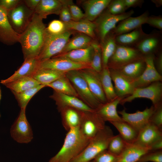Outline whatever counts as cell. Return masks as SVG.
<instances>
[{
  "instance_id": "6da1fadb",
  "label": "cell",
  "mask_w": 162,
  "mask_h": 162,
  "mask_svg": "<svg viewBox=\"0 0 162 162\" xmlns=\"http://www.w3.org/2000/svg\"><path fill=\"white\" fill-rule=\"evenodd\" d=\"M43 19L34 13L26 29L19 35L24 60L37 57L43 46L45 39L46 26Z\"/></svg>"
},
{
  "instance_id": "7a4b0ae2",
  "label": "cell",
  "mask_w": 162,
  "mask_h": 162,
  "mask_svg": "<svg viewBox=\"0 0 162 162\" xmlns=\"http://www.w3.org/2000/svg\"><path fill=\"white\" fill-rule=\"evenodd\" d=\"M89 141L82 134L79 127L70 129L62 147L49 162H70L84 150Z\"/></svg>"
},
{
  "instance_id": "3957f363",
  "label": "cell",
  "mask_w": 162,
  "mask_h": 162,
  "mask_svg": "<svg viewBox=\"0 0 162 162\" xmlns=\"http://www.w3.org/2000/svg\"><path fill=\"white\" fill-rule=\"evenodd\" d=\"M114 136L110 127L106 125L90 140L84 150L70 162H88L93 160L100 153L107 149Z\"/></svg>"
},
{
  "instance_id": "277c9868",
  "label": "cell",
  "mask_w": 162,
  "mask_h": 162,
  "mask_svg": "<svg viewBox=\"0 0 162 162\" xmlns=\"http://www.w3.org/2000/svg\"><path fill=\"white\" fill-rule=\"evenodd\" d=\"M66 76L75 89L79 98L87 105L96 110L101 104L91 92L80 70L68 71Z\"/></svg>"
},
{
  "instance_id": "5b68a950",
  "label": "cell",
  "mask_w": 162,
  "mask_h": 162,
  "mask_svg": "<svg viewBox=\"0 0 162 162\" xmlns=\"http://www.w3.org/2000/svg\"><path fill=\"white\" fill-rule=\"evenodd\" d=\"M72 32L67 30L63 33L54 36H45L43 46L37 57L40 62L60 54L70 40Z\"/></svg>"
},
{
  "instance_id": "8992f818",
  "label": "cell",
  "mask_w": 162,
  "mask_h": 162,
  "mask_svg": "<svg viewBox=\"0 0 162 162\" xmlns=\"http://www.w3.org/2000/svg\"><path fill=\"white\" fill-rule=\"evenodd\" d=\"M134 13L133 10L122 14L114 15L105 9L93 22L95 25L96 32L100 42L121 21L130 17Z\"/></svg>"
},
{
  "instance_id": "52a82bcc",
  "label": "cell",
  "mask_w": 162,
  "mask_h": 162,
  "mask_svg": "<svg viewBox=\"0 0 162 162\" xmlns=\"http://www.w3.org/2000/svg\"><path fill=\"white\" fill-rule=\"evenodd\" d=\"M34 13V11L28 8L22 0L16 7L8 11L7 17L13 30L19 35L28 26Z\"/></svg>"
},
{
  "instance_id": "ba28073f",
  "label": "cell",
  "mask_w": 162,
  "mask_h": 162,
  "mask_svg": "<svg viewBox=\"0 0 162 162\" xmlns=\"http://www.w3.org/2000/svg\"><path fill=\"white\" fill-rule=\"evenodd\" d=\"M162 97V83L157 81L145 87L135 88L131 94L123 98L120 104L122 105L136 98H144L150 100L156 108L161 104Z\"/></svg>"
},
{
  "instance_id": "9c48e42d",
  "label": "cell",
  "mask_w": 162,
  "mask_h": 162,
  "mask_svg": "<svg viewBox=\"0 0 162 162\" xmlns=\"http://www.w3.org/2000/svg\"><path fill=\"white\" fill-rule=\"evenodd\" d=\"M144 56L134 47L117 45L109 59L107 67L116 68L143 58Z\"/></svg>"
},
{
  "instance_id": "30bf717a",
  "label": "cell",
  "mask_w": 162,
  "mask_h": 162,
  "mask_svg": "<svg viewBox=\"0 0 162 162\" xmlns=\"http://www.w3.org/2000/svg\"><path fill=\"white\" fill-rule=\"evenodd\" d=\"M25 108H21L19 116L10 129L11 137L20 143H28L33 139L31 127L27 120Z\"/></svg>"
},
{
  "instance_id": "8fae6325",
  "label": "cell",
  "mask_w": 162,
  "mask_h": 162,
  "mask_svg": "<svg viewBox=\"0 0 162 162\" xmlns=\"http://www.w3.org/2000/svg\"><path fill=\"white\" fill-rule=\"evenodd\" d=\"M105 122L95 110L84 112L79 128L84 136L90 140L105 127Z\"/></svg>"
},
{
  "instance_id": "7c38bea8",
  "label": "cell",
  "mask_w": 162,
  "mask_h": 162,
  "mask_svg": "<svg viewBox=\"0 0 162 162\" xmlns=\"http://www.w3.org/2000/svg\"><path fill=\"white\" fill-rule=\"evenodd\" d=\"M67 72L74 70L91 68L90 65L74 62L64 57H54L40 63L39 68Z\"/></svg>"
},
{
  "instance_id": "4fadbf2b",
  "label": "cell",
  "mask_w": 162,
  "mask_h": 162,
  "mask_svg": "<svg viewBox=\"0 0 162 162\" xmlns=\"http://www.w3.org/2000/svg\"><path fill=\"white\" fill-rule=\"evenodd\" d=\"M154 57L155 55L153 54L144 56L146 68L141 75L133 81L135 88L145 87L154 82L162 81V76L154 66Z\"/></svg>"
},
{
  "instance_id": "5bb4252c",
  "label": "cell",
  "mask_w": 162,
  "mask_h": 162,
  "mask_svg": "<svg viewBox=\"0 0 162 162\" xmlns=\"http://www.w3.org/2000/svg\"><path fill=\"white\" fill-rule=\"evenodd\" d=\"M155 108L152 105L143 111L137 110L132 113H127L125 109L118 111L123 120L133 127L138 132L150 122Z\"/></svg>"
},
{
  "instance_id": "9a60e30c",
  "label": "cell",
  "mask_w": 162,
  "mask_h": 162,
  "mask_svg": "<svg viewBox=\"0 0 162 162\" xmlns=\"http://www.w3.org/2000/svg\"><path fill=\"white\" fill-rule=\"evenodd\" d=\"M162 32L154 31L147 34L134 47L144 56L157 54L161 50Z\"/></svg>"
},
{
  "instance_id": "2e32d148",
  "label": "cell",
  "mask_w": 162,
  "mask_h": 162,
  "mask_svg": "<svg viewBox=\"0 0 162 162\" xmlns=\"http://www.w3.org/2000/svg\"><path fill=\"white\" fill-rule=\"evenodd\" d=\"M108 68L117 97L123 98L131 94L135 88L133 81L125 77L117 69Z\"/></svg>"
},
{
  "instance_id": "e0dca14e",
  "label": "cell",
  "mask_w": 162,
  "mask_h": 162,
  "mask_svg": "<svg viewBox=\"0 0 162 162\" xmlns=\"http://www.w3.org/2000/svg\"><path fill=\"white\" fill-rule=\"evenodd\" d=\"M91 92L101 104L107 102L102 86L100 74L91 68L80 70Z\"/></svg>"
},
{
  "instance_id": "ac0fdd59",
  "label": "cell",
  "mask_w": 162,
  "mask_h": 162,
  "mask_svg": "<svg viewBox=\"0 0 162 162\" xmlns=\"http://www.w3.org/2000/svg\"><path fill=\"white\" fill-rule=\"evenodd\" d=\"M162 139V129L149 122L138 132L133 143L149 149L153 144Z\"/></svg>"
},
{
  "instance_id": "d6986e66",
  "label": "cell",
  "mask_w": 162,
  "mask_h": 162,
  "mask_svg": "<svg viewBox=\"0 0 162 162\" xmlns=\"http://www.w3.org/2000/svg\"><path fill=\"white\" fill-rule=\"evenodd\" d=\"M50 98L56 102L57 109L64 107L75 108L84 111L95 110L87 105L79 98L75 97L61 93L55 91Z\"/></svg>"
},
{
  "instance_id": "ffe728a7",
  "label": "cell",
  "mask_w": 162,
  "mask_h": 162,
  "mask_svg": "<svg viewBox=\"0 0 162 162\" xmlns=\"http://www.w3.org/2000/svg\"><path fill=\"white\" fill-rule=\"evenodd\" d=\"M149 16L148 11L146 10L138 16L128 17L119 22L111 32L115 36L130 32L146 23Z\"/></svg>"
},
{
  "instance_id": "44dd1931",
  "label": "cell",
  "mask_w": 162,
  "mask_h": 162,
  "mask_svg": "<svg viewBox=\"0 0 162 162\" xmlns=\"http://www.w3.org/2000/svg\"><path fill=\"white\" fill-rule=\"evenodd\" d=\"M8 11L0 7V42L8 45L18 42L19 34L13 30L8 21Z\"/></svg>"
},
{
  "instance_id": "7402d4cb",
  "label": "cell",
  "mask_w": 162,
  "mask_h": 162,
  "mask_svg": "<svg viewBox=\"0 0 162 162\" xmlns=\"http://www.w3.org/2000/svg\"><path fill=\"white\" fill-rule=\"evenodd\" d=\"M20 67L9 78L1 80L0 83L4 84L18 79L28 76H31L39 68L40 62L37 57L24 60Z\"/></svg>"
},
{
  "instance_id": "603a6c76",
  "label": "cell",
  "mask_w": 162,
  "mask_h": 162,
  "mask_svg": "<svg viewBox=\"0 0 162 162\" xmlns=\"http://www.w3.org/2000/svg\"><path fill=\"white\" fill-rule=\"evenodd\" d=\"M58 110L61 114L62 124L66 130L80 126L84 111L68 107Z\"/></svg>"
},
{
  "instance_id": "cb8c5ba5",
  "label": "cell",
  "mask_w": 162,
  "mask_h": 162,
  "mask_svg": "<svg viewBox=\"0 0 162 162\" xmlns=\"http://www.w3.org/2000/svg\"><path fill=\"white\" fill-rule=\"evenodd\" d=\"M122 99L118 97L112 101L101 104L95 111L105 122H111L124 121L117 111V106Z\"/></svg>"
},
{
  "instance_id": "d4e9b609",
  "label": "cell",
  "mask_w": 162,
  "mask_h": 162,
  "mask_svg": "<svg viewBox=\"0 0 162 162\" xmlns=\"http://www.w3.org/2000/svg\"><path fill=\"white\" fill-rule=\"evenodd\" d=\"M111 0H88L82 3L85 18L94 21L107 8Z\"/></svg>"
},
{
  "instance_id": "484cf974",
  "label": "cell",
  "mask_w": 162,
  "mask_h": 162,
  "mask_svg": "<svg viewBox=\"0 0 162 162\" xmlns=\"http://www.w3.org/2000/svg\"><path fill=\"white\" fill-rule=\"evenodd\" d=\"M149 151V148L134 143H128L124 150L118 156L116 162H138L143 155Z\"/></svg>"
},
{
  "instance_id": "4316f807",
  "label": "cell",
  "mask_w": 162,
  "mask_h": 162,
  "mask_svg": "<svg viewBox=\"0 0 162 162\" xmlns=\"http://www.w3.org/2000/svg\"><path fill=\"white\" fill-rule=\"evenodd\" d=\"M62 5L60 0H40L34 13L43 19L49 15H59Z\"/></svg>"
},
{
  "instance_id": "83f0119b",
  "label": "cell",
  "mask_w": 162,
  "mask_h": 162,
  "mask_svg": "<svg viewBox=\"0 0 162 162\" xmlns=\"http://www.w3.org/2000/svg\"><path fill=\"white\" fill-rule=\"evenodd\" d=\"M93 53V48L91 45L85 48L73 50L54 57H65L75 62L90 65Z\"/></svg>"
},
{
  "instance_id": "f1b7e54d",
  "label": "cell",
  "mask_w": 162,
  "mask_h": 162,
  "mask_svg": "<svg viewBox=\"0 0 162 162\" xmlns=\"http://www.w3.org/2000/svg\"><path fill=\"white\" fill-rule=\"evenodd\" d=\"M146 67L143 57L142 58L114 69L118 70L128 79L134 81L141 75Z\"/></svg>"
},
{
  "instance_id": "f546056e",
  "label": "cell",
  "mask_w": 162,
  "mask_h": 162,
  "mask_svg": "<svg viewBox=\"0 0 162 162\" xmlns=\"http://www.w3.org/2000/svg\"><path fill=\"white\" fill-rule=\"evenodd\" d=\"M64 23L68 30H75L89 36L93 39H95L96 26L93 22L84 18L78 21L71 20Z\"/></svg>"
},
{
  "instance_id": "4dcf8cb0",
  "label": "cell",
  "mask_w": 162,
  "mask_h": 162,
  "mask_svg": "<svg viewBox=\"0 0 162 162\" xmlns=\"http://www.w3.org/2000/svg\"><path fill=\"white\" fill-rule=\"evenodd\" d=\"M146 34L141 26L129 32L116 36L115 40L117 45L134 47Z\"/></svg>"
},
{
  "instance_id": "1f68e13d",
  "label": "cell",
  "mask_w": 162,
  "mask_h": 162,
  "mask_svg": "<svg viewBox=\"0 0 162 162\" xmlns=\"http://www.w3.org/2000/svg\"><path fill=\"white\" fill-rule=\"evenodd\" d=\"M115 37L110 31L100 44L101 51L102 68L107 67L109 60L116 50L117 44Z\"/></svg>"
},
{
  "instance_id": "d6a6232c",
  "label": "cell",
  "mask_w": 162,
  "mask_h": 162,
  "mask_svg": "<svg viewBox=\"0 0 162 162\" xmlns=\"http://www.w3.org/2000/svg\"><path fill=\"white\" fill-rule=\"evenodd\" d=\"M66 72L52 69L39 68L31 76L41 84L46 86L65 75Z\"/></svg>"
},
{
  "instance_id": "836d02e7",
  "label": "cell",
  "mask_w": 162,
  "mask_h": 162,
  "mask_svg": "<svg viewBox=\"0 0 162 162\" xmlns=\"http://www.w3.org/2000/svg\"><path fill=\"white\" fill-rule=\"evenodd\" d=\"M41 84L31 76L22 77L4 85L12 92H21Z\"/></svg>"
},
{
  "instance_id": "e575fe53",
  "label": "cell",
  "mask_w": 162,
  "mask_h": 162,
  "mask_svg": "<svg viewBox=\"0 0 162 162\" xmlns=\"http://www.w3.org/2000/svg\"><path fill=\"white\" fill-rule=\"evenodd\" d=\"M46 87H50L57 92L79 98L75 89L66 75L46 85Z\"/></svg>"
},
{
  "instance_id": "d590c367",
  "label": "cell",
  "mask_w": 162,
  "mask_h": 162,
  "mask_svg": "<svg viewBox=\"0 0 162 162\" xmlns=\"http://www.w3.org/2000/svg\"><path fill=\"white\" fill-rule=\"evenodd\" d=\"M99 74L102 86L107 101H112L118 97L112 83L108 68H103Z\"/></svg>"
},
{
  "instance_id": "8d00e7d4",
  "label": "cell",
  "mask_w": 162,
  "mask_h": 162,
  "mask_svg": "<svg viewBox=\"0 0 162 162\" xmlns=\"http://www.w3.org/2000/svg\"><path fill=\"white\" fill-rule=\"evenodd\" d=\"M93 40L87 35L81 33L79 34L69 40L62 52L59 54L87 47L91 45Z\"/></svg>"
},
{
  "instance_id": "74e56055",
  "label": "cell",
  "mask_w": 162,
  "mask_h": 162,
  "mask_svg": "<svg viewBox=\"0 0 162 162\" xmlns=\"http://www.w3.org/2000/svg\"><path fill=\"white\" fill-rule=\"evenodd\" d=\"M117 130L119 135L127 143H133L136 140L138 132L127 122L124 121L110 122Z\"/></svg>"
},
{
  "instance_id": "f35d334b",
  "label": "cell",
  "mask_w": 162,
  "mask_h": 162,
  "mask_svg": "<svg viewBox=\"0 0 162 162\" xmlns=\"http://www.w3.org/2000/svg\"><path fill=\"white\" fill-rule=\"evenodd\" d=\"M45 87H46L45 85L40 84L21 92H12L17 100L20 108L26 109L28 103L32 98L38 92Z\"/></svg>"
},
{
  "instance_id": "ab89813d",
  "label": "cell",
  "mask_w": 162,
  "mask_h": 162,
  "mask_svg": "<svg viewBox=\"0 0 162 162\" xmlns=\"http://www.w3.org/2000/svg\"><path fill=\"white\" fill-rule=\"evenodd\" d=\"M91 45L94 50L92 60L90 64L91 68L100 74L102 69V53L100 44L95 41H93Z\"/></svg>"
},
{
  "instance_id": "60d3db41",
  "label": "cell",
  "mask_w": 162,
  "mask_h": 162,
  "mask_svg": "<svg viewBox=\"0 0 162 162\" xmlns=\"http://www.w3.org/2000/svg\"><path fill=\"white\" fill-rule=\"evenodd\" d=\"M127 143L119 134L114 136L109 143L107 150L118 156L124 149Z\"/></svg>"
},
{
  "instance_id": "b9f144b4",
  "label": "cell",
  "mask_w": 162,
  "mask_h": 162,
  "mask_svg": "<svg viewBox=\"0 0 162 162\" xmlns=\"http://www.w3.org/2000/svg\"><path fill=\"white\" fill-rule=\"evenodd\" d=\"M67 30L64 22L60 20H54L51 21L46 27L45 36L60 34Z\"/></svg>"
},
{
  "instance_id": "7bdbcfd3",
  "label": "cell",
  "mask_w": 162,
  "mask_h": 162,
  "mask_svg": "<svg viewBox=\"0 0 162 162\" xmlns=\"http://www.w3.org/2000/svg\"><path fill=\"white\" fill-rule=\"evenodd\" d=\"M106 9L109 13L114 15L123 14L128 9L123 0H111Z\"/></svg>"
},
{
  "instance_id": "ee69618b",
  "label": "cell",
  "mask_w": 162,
  "mask_h": 162,
  "mask_svg": "<svg viewBox=\"0 0 162 162\" xmlns=\"http://www.w3.org/2000/svg\"><path fill=\"white\" fill-rule=\"evenodd\" d=\"M162 162V150L149 151L143 155L138 162Z\"/></svg>"
},
{
  "instance_id": "f6af8a7d",
  "label": "cell",
  "mask_w": 162,
  "mask_h": 162,
  "mask_svg": "<svg viewBox=\"0 0 162 162\" xmlns=\"http://www.w3.org/2000/svg\"><path fill=\"white\" fill-rule=\"evenodd\" d=\"M118 156L116 155L107 150L98 154L93 159V162H116Z\"/></svg>"
},
{
  "instance_id": "bcb514c9",
  "label": "cell",
  "mask_w": 162,
  "mask_h": 162,
  "mask_svg": "<svg viewBox=\"0 0 162 162\" xmlns=\"http://www.w3.org/2000/svg\"><path fill=\"white\" fill-rule=\"evenodd\" d=\"M72 18V20L79 21L85 18V14L80 8L70 1L68 5Z\"/></svg>"
},
{
  "instance_id": "7dc6e473",
  "label": "cell",
  "mask_w": 162,
  "mask_h": 162,
  "mask_svg": "<svg viewBox=\"0 0 162 162\" xmlns=\"http://www.w3.org/2000/svg\"><path fill=\"white\" fill-rule=\"evenodd\" d=\"M63 5L59 14L60 20L64 22L72 20L70 13L68 5L70 0H62Z\"/></svg>"
},
{
  "instance_id": "c3c4849f",
  "label": "cell",
  "mask_w": 162,
  "mask_h": 162,
  "mask_svg": "<svg viewBox=\"0 0 162 162\" xmlns=\"http://www.w3.org/2000/svg\"><path fill=\"white\" fill-rule=\"evenodd\" d=\"M150 122L162 129V106L161 104L155 108V111L150 118Z\"/></svg>"
},
{
  "instance_id": "681fc988",
  "label": "cell",
  "mask_w": 162,
  "mask_h": 162,
  "mask_svg": "<svg viewBox=\"0 0 162 162\" xmlns=\"http://www.w3.org/2000/svg\"><path fill=\"white\" fill-rule=\"evenodd\" d=\"M146 23L154 28L162 31V16L161 15L149 16Z\"/></svg>"
},
{
  "instance_id": "f907efd6",
  "label": "cell",
  "mask_w": 162,
  "mask_h": 162,
  "mask_svg": "<svg viewBox=\"0 0 162 162\" xmlns=\"http://www.w3.org/2000/svg\"><path fill=\"white\" fill-rule=\"evenodd\" d=\"M21 0H0V7L8 11L14 8Z\"/></svg>"
},
{
  "instance_id": "816d5d0a",
  "label": "cell",
  "mask_w": 162,
  "mask_h": 162,
  "mask_svg": "<svg viewBox=\"0 0 162 162\" xmlns=\"http://www.w3.org/2000/svg\"><path fill=\"white\" fill-rule=\"evenodd\" d=\"M156 57H154V63L158 71L160 74L162 73V52L161 50L157 54Z\"/></svg>"
},
{
  "instance_id": "f5cc1de1",
  "label": "cell",
  "mask_w": 162,
  "mask_h": 162,
  "mask_svg": "<svg viewBox=\"0 0 162 162\" xmlns=\"http://www.w3.org/2000/svg\"><path fill=\"white\" fill-rule=\"evenodd\" d=\"M123 1L128 9L130 7L141 8L144 2L143 0H123Z\"/></svg>"
},
{
  "instance_id": "db71d44e",
  "label": "cell",
  "mask_w": 162,
  "mask_h": 162,
  "mask_svg": "<svg viewBox=\"0 0 162 162\" xmlns=\"http://www.w3.org/2000/svg\"><path fill=\"white\" fill-rule=\"evenodd\" d=\"M23 1L28 8L34 11L40 0H24Z\"/></svg>"
},
{
  "instance_id": "11a10c76",
  "label": "cell",
  "mask_w": 162,
  "mask_h": 162,
  "mask_svg": "<svg viewBox=\"0 0 162 162\" xmlns=\"http://www.w3.org/2000/svg\"><path fill=\"white\" fill-rule=\"evenodd\" d=\"M150 151L162 150V139L160 140L153 144L149 148Z\"/></svg>"
},
{
  "instance_id": "9f6ffc18",
  "label": "cell",
  "mask_w": 162,
  "mask_h": 162,
  "mask_svg": "<svg viewBox=\"0 0 162 162\" xmlns=\"http://www.w3.org/2000/svg\"><path fill=\"white\" fill-rule=\"evenodd\" d=\"M151 2L154 3L157 8L160 7L162 5V0H152Z\"/></svg>"
},
{
  "instance_id": "6f0895ef",
  "label": "cell",
  "mask_w": 162,
  "mask_h": 162,
  "mask_svg": "<svg viewBox=\"0 0 162 162\" xmlns=\"http://www.w3.org/2000/svg\"><path fill=\"white\" fill-rule=\"evenodd\" d=\"M1 96H2L1 90V88H0V100H1Z\"/></svg>"
},
{
  "instance_id": "680465c9",
  "label": "cell",
  "mask_w": 162,
  "mask_h": 162,
  "mask_svg": "<svg viewBox=\"0 0 162 162\" xmlns=\"http://www.w3.org/2000/svg\"><path fill=\"white\" fill-rule=\"evenodd\" d=\"M88 162H93V160H92L91 161H89Z\"/></svg>"
},
{
  "instance_id": "91938a15",
  "label": "cell",
  "mask_w": 162,
  "mask_h": 162,
  "mask_svg": "<svg viewBox=\"0 0 162 162\" xmlns=\"http://www.w3.org/2000/svg\"><path fill=\"white\" fill-rule=\"evenodd\" d=\"M0 116H1V115H0Z\"/></svg>"
}]
</instances>
